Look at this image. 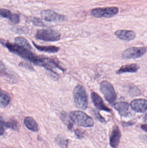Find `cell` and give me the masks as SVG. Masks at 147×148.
Masks as SVG:
<instances>
[{
	"label": "cell",
	"instance_id": "obj_10",
	"mask_svg": "<svg viewBox=\"0 0 147 148\" xmlns=\"http://www.w3.org/2000/svg\"><path fill=\"white\" fill-rule=\"evenodd\" d=\"M130 106L135 112L144 113L147 110V100L145 99H135L131 101Z\"/></svg>",
	"mask_w": 147,
	"mask_h": 148
},
{
	"label": "cell",
	"instance_id": "obj_25",
	"mask_svg": "<svg viewBox=\"0 0 147 148\" xmlns=\"http://www.w3.org/2000/svg\"><path fill=\"white\" fill-rule=\"evenodd\" d=\"M20 66L23 67L25 68L26 69H28V70H34V69L30 65H29L28 63H26V62H21L19 64Z\"/></svg>",
	"mask_w": 147,
	"mask_h": 148
},
{
	"label": "cell",
	"instance_id": "obj_2",
	"mask_svg": "<svg viewBox=\"0 0 147 148\" xmlns=\"http://www.w3.org/2000/svg\"><path fill=\"white\" fill-rule=\"evenodd\" d=\"M73 99L77 108L85 110L88 108V97L86 90L81 84L77 85L73 90Z\"/></svg>",
	"mask_w": 147,
	"mask_h": 148
},
{
	"label": "cell",
	"instance_id": "obj_16",
	"mask_svg": "<svg viewBox=\"0 0 147 148\" xmlns=\"http://www.w3.org/2000/svg\"><path fill=\"white\" fill-rule=\"evenodd\" d=\"M24 123L26 127L30 131L37 132L39 126L35 120L31 116H27L24 119Z\"/></svg>",
	"mask_w": 147,
	"mask_h": 148
},
{
	"label": "cell",
	"instance_id": "obj_20",
	"mask_svg": "<svg viewBox=\"0 0 147 148\" xmlns=\"http://www.w3.org/2000/svg\"><path fill=\"white\" fill-rule=\"evenodd\" d=\"M15 42L16 44L24 47L27 49L31 50L32 47L27 40L22 37H17L15 39Z\"/></svg>",
	"mask_w": 147,
	"mask_h": 148
},
{
	"label": "cell",
	"instance_id": "obj_9",
	"mask_svg": "<svg viewBox=\"0 0 147 148\" xmlns=\"http://www.w3.org/2000/svg\"><path fill=\"white\" fill-rule=\"evenodd\" d=\"M91 97L95 107L100 110L110 112L111 110L104 103L102 98L96 92L92 91L91 94Z\"/></svg>",
	"mask_w": 147,
	"mask_h": 148
},
{
	"label": "cell",
	"instance_id": "obj_22",
	"mask_svg": "<svg viewBox=\"0 0 147 148\" xmlns=\"http://www.w3.org/2000/svg\"><path fill=\"white\" fill-rule=\"evenodd\" d=\"M74 133H75L76 136L79 139L84 138L85 135V132L80 129L76 130L74 131Z\"/></svg>",
	"mask_w": 147,
	"mask_h": 148
},
{
	"label": "cell",
	"instance_id": "obj_1",
	"mask_svg": "<svg viewBox=\"0 0 147 148\" xmlns=\"http://www.w3.org/2000/svg\"><path fill=\"white\" fill-rule=\"evenodd\" d=\"M4 45L11 53L17 55L23 59L28 60L35 65L37 63L39 56H37L32 53L31 50L27 49L16 43L13 44L7 42H5Z\"/></svg>",
	"mask_w": 147,
	"mask_h": 148
},
{
	"label": "cell",
	"instance_id": "obj_15",
	"mask_svg": "<svg viewBox=\"0 0 147 148\" xmlns=\"http://www.w3.org/2000/svg\"><path fill=\"white\" fill-rule=\"evenodd\" d=\"M1 16L4 18H8L9 21L15 24H17L20 22V17L16 14H13L9 10L5 9H1L0 10Z\"/></svg>",
	"mask_w": 147,
	"mask_h": 148
},
{
	"label": "cell",
	"instance_id": "obj_19",
	"mask_svg": "<svg viewBox=\"0 0 147 148\" xmlns=\"http://www.w3.org/2000/svg\"><path fill=\"white\" fill-rule=\"evenodd\" d=\"M1 120L2 121L4 127L7 128H10L15 131H18L19 130V126L18 122L14 119H10L7 122L4 121L2 117Z\"/></svg>",
	"mask_w": 147,
	"mask_h": 148
},
{
	"label": "cell",
	"instance_id": "obj_18",
	"mask_svg": "<svg viewBox=\"0 0 147 148\" xmlns=\"http://www.w3.org/2000/svg\"><path fill=\"white\" fill-rule=\"evenodd\" d=\"M10 97L8 94L4 90H1V107L5 108L9 104Z\"/></svg>",
	"mask_w": 147,
	"mask_h": 148
},
{
	"label": "cell",
	"instance_id": "obj_4",
	"mask_svg": "<svg viewBox=\"0 0 147 148\" xmlns=\"http://www.w3.org/2000/svg\"><path fill=\"white\" fill-rule=\"evenodd\" d=\"M100 90L105 100L110 104H113L117 98L116 92L112 84L107 81H103L100 84Z\"/></svg>",
	"mask_w": 147,
	"mask_h": 148
},
{
	"label": "cell",
	"instance_id": "obj_24",
	"mask_svg": "<svg viewBox=\"0 0 147 148\" xmlns=\"http://www.w3.org/2000/svg\"><path fill=\"white\" fill-rule=\"evenodd\" d=\"M94 114L95 117H96V118L98 121H99L102 123L104 122H105V119L100 115L99 112L96 111H94Z\"/></svg>",
	"mask_w": 147,
	"mask_h": 148
},
{
	"label": "cell",
	"instance_id": "obj_6",
	"mask_svg": "<svg viewBox=\"0 0 147 148\" xmlns=\"http://www.w3.org/2000/svg\"><path fill=\"white\" fill-rule=\"evenodd\" d=\"M147 52L146 47H131L124 50L122 54L124 59H135L140 58Z\"/></svg>",
	"mask_w": 147,
	"mask_h": 148
},
{
	"label": "cell",
	"instance_id": "obj_3",
	"mask_svg": "<svg viewBox=\"0 0 147 148\" xmlns=\"http://www.w3.org/2000/svg\"><path fill=\"white\" fill-rule=\"evenodd\" d=\"M70 117L74 123L81 127H91L94 126V121L92 118L83 111H71L70 114Z\"/></svg>",
	"mask_w": 147,
	"mask_h": 148
},
{
	"label": "cell",
	"instance_id": "obj_27",
	"mask_svg": "<svg viewBox=\"0 0 147 148\" xmlns=\"http://www.w3.org/2000/svg\"><path fill=\"white\" fill-rule=\"evenodd\" d=\"M141 128L144 131L147 132V124L142 125Z\"/></svg>",
	"mask_w": 147,
	"mask_h": 148
},
{
	"label": "cell",
	"instance_id": "obj_14",
	"mask_svg": "<svg viewBox=\"0 0 147 148\" xmlns=\"http://www.w3.org/2000/svg\"><path fill=\"white\" fill-rule=\"evenodd\" d=\"M140 68V66L135 63L127 64L122 66L120 69L117 71L116 73L120 75L126 73H136L138 72Z\"/></svg>",
	"mask_w": 147,
	"mask_h": 148
},
{
	"label": "cell",
	"instance_id": "obj_7",
	"mask_svg": "<svg viewBox=\"0 0 147 148\" xmlns=\"http://www.w3.org/2000/svg\"><path fill=\"white\" fill-rule=\"evenodd\" d=\"M119 12V9L116 7L96 8L92 10L91 14L97 18L111 17L116 15Z\"/></svg>",
	"mask_w": 147,
	"mask_h": 148
},
{
	"label": "cell",
	"instance_id": "obj_26",
	"mask_svg": "<svg viewBox=\"0 0 147 148\" xmlns=\"http://www.w3.org/2000/svg\"><path fill=\"white\" fill-rule=\"evenodd\" d=\"M1 129H0V131H1V135L2 136L4 133V126L3 125V123L2 121L1 120Z\"/></svg>",
	"mask_w": 147,
	"mask_h": 148
},
{
	"label": "cell",
	"instance_id": "obj_12",
	"mask_svg": "<svg viewBox=\"0 0 147 148\" xmlns=\"http://www.w3.org/2000/svg\"><path fill=\"white\" fill-rule=\"evenodd\" d=\"M121 135V131L118 126H114L110 137V144L112 147H117L120 143Z\"/></svg>",
	"mask_w": 147,
	"mask_h": 148
},
{
	"label": "cell",
	"instance_id": "obj_5",
	"mask_svg": "<svg viewBox=\"0 0 147 148\" xmlns=\"http://www.w3.org/2000/svg\"><path fill=\"white\" fill-rule=\"evenodd\" d=\"M61 35L59 32L52 29H42L37 31L35 37L41 40L55 42L59 40Z\"/></svg>",
	"mask_w": 147,
	"mask_h": 148
},
{
	"label": "cell",
	"instance_id": "obj_23",
	"mask_svg": "<svg viewBox=\"0 0 147 148\" xmlns=\"http://www.w3.org/2000/svg\"><path fill=\"white\" fill-rule=\"evenodd\" d=\"M33 23L35 26H39V27H43L45 26L44 23H42V21L39 18H34L33 20Z\"/></svg>",
	"mask_w": 147,
	"mask_h": 148
},
{
	"label": "cell",
	"instance_id": "obj_17",
	"mask_svg": "<svg viewBox=\"0 0 147 148\" xmlns=\"http://www.w3.org/2000/svg\"><path fill=\"white\" fill-rule=\"evenodd\" d=\"M34 46L39 51L41 52H45L47 53H58L59 50L60 48L58 47L54 46H42L37 45L33 42Z\"/></svg>",
	"mask_w": 147,
	"mask_h": 148
},
{
	"label": "cell",
	"instance_id": "obj_11",
	"mask_svg": "<svg viewBox=\"0 0 147 148\" xmlns=\"http://www.w3.org/2000/svg\"><path fill=\"white\" fill-rule=\"evenodd\" d=\"M115 35L118 39L127 41L133 40L136 37L135 33L133 31L124 29L117 30L115 32Z\"/></svg>",
	"mask_w": 147,
	"mask_h": 148
},
{
	"label": "cell",
	"instance_id": "obj_28",
	"mask_svg": "<svg viewBox=\"0 0 147 148\" xmlns=\"http://www.w3.org/2000/svg\"><path fill=\"white\" fill-rule=\"evenodd\" d=\"M145 121L146 122H147V113L146 114L145 116Z\"/></svg>",
	"mask_w": 147,
	"mask_h": 148
},
{
	"label": "cell",
	"instance_id": "obj_8",
	"mask_svg": "<svg viewBox=\"0 0 147 148\" xmlns=\"http://www.w3.org/2000/svg\"><path fill=\"white\" fill-rule=\"evenodd\" d=\"M41 16L42 19L49 22L62 21L65 19L64 16L50 10H43L41 12Z\"/></svg>",
	"mask_w": 147,
	"mask_h": 148
},
{
	"label": "cell",
	"instance_id": "obj_13",
	"mask_svg": "<svg viewBox=\"0 0 147 148\" xmlns=\"http://www.w3.org/2000/svg\"><path fill=\"white\" fill-rule=\"evenodd\" d=\"M113 106L122 116H127L129 114V104L127 102H118Z\"/></svg>",
	"mask_w": 147,
	"mask_h": 148
},
{
	"label": "cell",
	"instance_id": "obj_21",
	"mask_svg": "<svg viewBox=\"0 0 147 148\" xmlns=\"http://www.w3.org/2000/svg\"><path fill=\"white\" fill-rule=\"evenodd\" d=\"M55 141L57 144L61 148H68L69 143L68 140L66 139L61 135H58L56 137Z\"/></svg>",
	"mask_w": 147,
	"mask_h": 148
}]
</instances>
